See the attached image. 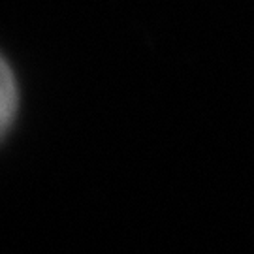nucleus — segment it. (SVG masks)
<instances>
[{
    "label": "nucleus",
    "instance_id": "nucleus-1",
    "mask_svg": "<svg viewBox=\"0 0 254 254\" xmlns=\"http://www.w3.org/2000/svg\"><path fill=\"white\" fill-rule=\"evenodd\" d=\"M23 109V85L15 64L6 53L0 57V137L6 143L17 130Z\"/></svg>",
    "mask_w": 254,
    "mask_h": 254
}]
</instances>
